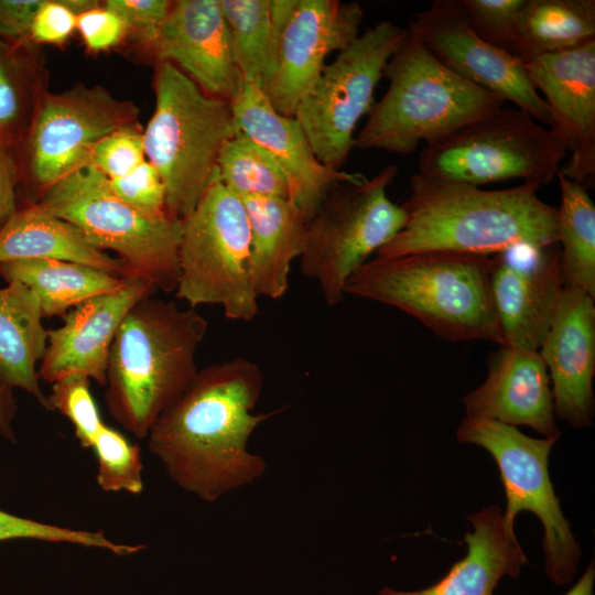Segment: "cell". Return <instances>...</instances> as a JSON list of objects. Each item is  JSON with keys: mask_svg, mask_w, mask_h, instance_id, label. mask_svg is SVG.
Wrapping results in <instances>:
<instances>
[{"mask_svg": "<svg viewBox=\"0 0 595 595\" xmlns=\"http://www.w3.org/2000/svg\"><path fill=\"white\" fill-rule=\"evenodd\" d=\"M262 387L259 365L234 358L198 369L161 413L148 446L178 487L214 502L264 474L266 461L248 450V441L282 409L253 413Z\"/></svg>", "mask_w": 595, "mask_h": 595, "instance_id": "1", "label": "cell"}, {"mask_svg": "<svg viewBox=\"0 0 595 595\" xmlns=\"http://www.w3.org/2000/svg\"><path fill=\"white\" fill-rule=\"evenodd\" d=\"M539 188L523 182L486 191L416 173L401 205L405 223L376 257L430 250L489 257L519 244H554L556 208L537 195Z\"/></svg>", "mask_w": 595, "mask_h": 595, "instance_id": "2", "label": "cell"}, {"mask_svg": "<svg viewBox=\"0 0 595 595\" xmlns=\"http://www.w3.org/2000/svg\"><path fill=\"white\" fill-rule=\"evenodd\" d=\"M208 328L194 307L153 294L137 302L110 347L105 401L109 414L134 437L147 439L198 368L195 355Z\"/></svg>", "mask_w": 595, "mask_h": 595, "instance_id": "3", "label": "cell"}, {"mask_svg": "<svg viewBox=\"0 0 595 595\" xmlns=\"http://www.w3.org/2000/svg\"><path fill=\"white\" fill-rule=\"evenodd\" d=\"M344 291L394 306L446 340L501 346L490 257L446 250L376 257L347 279Z\"/></svg>", "mask_w": 595, "mask_h": 595, "instance_id": "4", "label": "cell"}, {"mask_svg": "<svg viewBox=\"0 0 595 595\" xmlns=\"http://www.w3.org/2000/svg\"><path fill=\"white\" fill-rule=\"evenodd\" d=\"M389 86L375 101L354 147L397 154L451 136L504 106V100L457 76L410 35L390 57Z\"/></svg>", "mask_w": 595, "mask_h": 595, "instance_id": "5", "label": "cell"}, {"mask_svg": "<svg viewBox=\"0 0 595 595\" xmlns=\"http://www.w3.org/2000/svg\"><path fill=\"white\" fill-rule=\"evenodd\" d=\"M153 88L145 159L163 182L166 214L182 220L218 178L220 149L239 130L230 101L207 95L167 62H155Z\"/></svg>", "mask_w": 595, "mask_h": 595, "instance_id": "6", "label": "cell"}, {"mask_svg": "<svg viewBox=\"0 0 595 595\" xmlns=\"http://www.w3.org/2000/svg\"><path fill=\"white\" fill-rule=\"evenodd\" d=\"M35 203L77 227L95 248L116 252L125 277L147 279L164 292L176 290L182 220L131 207L90 163L57 181Z\"/></svg>", "mask_w": 595, "mask_h": 595, "instance_id": "7", "label": "cell"}, {"mask_svg": "<svg viewBox=\"0 0 595 595\" xmlns=\"http://www.w3.org/2000/svg\"><path fill=\"white\" fill-rule=\"evenodd\" d=\"M175 295L194 309L219 305L234 321H251L259 312L247 212L219 178L182 219Z\"/></svg>", "mask_w": 595, "mask_h": 595, "instance_id": "8", "label": "cell"}, {"mask_svg": "<svg viewBox=\"0 0 595 595\" xmlns=\"http://www.w3.org/2000/svg\"><path fill=\"white\" fill-rule=\"evenodd\" d=\"M566 154L553 129L520 109L502 107L428 144L419 159V174L473 186L510 178L541 186L558 175Z\"/></svg>", "mask_w": 595, "mask_h": 595, "instance_id": "9", "label": "cell"}, {"mask_svg": "<svg viewBox=\"0 0 595 595\" xmlns=\"http://www.w3.org/2000/svg\"><path fill=\"white\" fill-rule=\"evenodd\" d=\"M397 174L387 165L371 178L338 184L307 221L301 271L327 305L343 300L347 279L402 229L404 209L387 194Z\"/></svg>", "mask_w": 595, "mask_h": 595, "instance_id": "10", "label": "cell"}, {"mask_svg": "<svg viewBox=\"0 0 595 595\" xmlns=\"http://www.w3.org/2000/svg\"><path fill=\"white\" fill-rule=\"evenodd\" d=\"M408 37L407 29L388 20L366 29L324 66L301 100L294 117L325 166L340 170L345 164L357 123L375 104L383 69Z\"/></svg>", "mask_w": 595, "mask_h": 595, "instance_id": "11", "label": "cell"}, {"mask_svg": "<svg viewBox=\"0 0 595 595\" xmlns=\"http://www.w3.org/2000/svg\"><path fill=\"white\" fill-rule=\"evenodd\" d=\"M456 439L478 445L493 456L506 495V523L513 527L522 511L534 513L544 530L542 548L548 577L555 585L570 583L582 549L562 512L549 474V455L559 437L534 439L516 426L465 415Z\"/></svg>", "mask_w": 595, "mask_h": 595, "instance_id": "12", "label": "cell"}, {"mask_svg": "<svg viewBox=\"0 0 595 595\" xmlns=\"http://www.w3.org/2000/svg\"><path fill=\"white\" fill-rule=\"evenodd\" d=\"M139 108L105 87L77 84L45 91L29 129V170L40 197L57 181L89 163L94 147L107 134L138 123Z\"/></svg>", "mask_w": 595, "mask_h": 595, "instance_id": "13", "label": "cell"}, {"mask_svg": "<svg viewBox=\"0 0 595 595\" xmlns=\"http://www.w3.org/2000/svg\"><path fill=\"white\" fill-rule=\"evenodd\" d=\"M407 30L447 69L553 129L550 109L530 83L524 63L482 40L462 0H434L411 17Z\"/></svg>", "mask_w": 595, "mask_h": 595, "instance_id": "14", "label": "cell"}, {"mask_svg": "<svg viewBox=\"0 0 595 595\" xmlns=\"http://www.w3.org/2000/svg\"><path fill=\"white\" fill-rule=\"evenodd\" d=\"M501 346L539 350L563 290L559 244H519L490 257Z\"/></svg>", "mask_w": 595, "mask_h": 595, "instance_id": "15", "label": "cell"}, {"mask_svg": "<svg viewBox=\"0 0 595 595\" xmlns=\"http://www.w3.org/2000/svg\"><path fill=\"white\" fill-rule=\"evenodd\" d=\"M363 18L355 1H298L281 37L275 73L261 90L279 113L294 117L328 55L345 50L360 34Z\"/></svg>", "mask_w": 595, "mask_h": 595, "instance_id": "16", "label": "cell"}, {"mask_svg": "<svg viewBox=\"0 0 595 595\" xmlns=\"http://www.w3.org/2000/svg\"><path fill=\"white\" fill-rule=\"evenodd\" d=\"M238 130L260 145L283 172L290 199L309 221L338 184L365 178L322 164L295 117L279 113L252 84H241L230 100Z\"/></svg>", "mask_w": 595, "mask_h": 595, "instance_id": "17", "label": "cell"}, {"mask_svg": "<svg viewBox=\"0 0 595 595\" xmlns=\"http://www.w3.org/2000/svg\"><path fill=\"white\" fill-rule=\"evenodd\" d=\"M534 89L542 91L553 130L571 159L561 173L585 188L595 180V41L523 62Z\"/></svg>", "mask_w": 595, "mask_h": 595, "instance_id": "18", "label": "cell"}, {"mask_svg": "<svg viewBox=\"0 0 595 595\" xmlns=\"http://www.w3.org/2000/svg\"><path fill=\"white\" fill-rule=\"evenodd\" d=\"M155 291L147 279L123 277L115 291L96 295L68 311L62 317V326L47 329L39 378L54 383L65 377L83 376L105 387L110 347L121 322L137 302Z\"/></svg>", "mask_w": 595, "mask_h": 595, "instance_id": "19", "label": "cell"}, {"mask_svg": "<svg viewBox=\"0 0 595 595\" xmlns=\"http://www.w3.org/2000/svg\"><path fill=\"white\" fill-rule=\"evenodd\" d=\"M577 289H563L539 354L547 367L554 415L575 428L594 416L595 304Z\"/></svg>", "mask_w": 595, "mask_h": 595, "instance_id": "20", "label": "cell"}, {"mask_svg": "<svg viewBox=\"0 0 595 595\" xmlns=\"http://www.w3.org/2000/svg\"><path fill=\"white\" fill-rule=\"evenodd\" d=\"M151 56L177 67L207 95L228 101L242 80L220 0L172 1Z\"/></svg>", "mask_w": 595, "mask_h": 595, "instance_id": "21", "label": "cell"}, {"mask_svg": "<svg viewBox=\"0 0 595 595\" xmlns=\"http://www.w3.org/2000/svg\"><path fill=\"white\" fill-rule=\"evenodd\" d=\"M463 402L467 416L526 425L543 437L561 435L550 377L538 350L501 346L488 359L485 381Z\"/></svg>", "mask_w": 595, "mask_h": 595, "instance_id": "22", "label": "cell"}, {"mask_svg": "<svg viewBox=\"0 0 595 595\" xmlns=\"http://www.w3.org/2000/svg\"><path fill=\"white\" fill-rule=\"evenodd\" d=\"M473 532H466V554L433 585L418 591L383 587L377 595H494L505 576H519L528 559L506 523L501 509L491 505L467 517Z\"/></svg>", "mask_w": 595, "mask_h": 595, "instance_id": "23", "label": "cell"}, {"mask_svg": "<svg viewBox=\"0 0 595 595\" xmlns=\"http://www.w3.org/2000/svg\"><path fill=\"white\" fill-rule=\"evenodd\" d=\"M250 231V275L256 295L282 298L293 260L301 257L307 221L290 198H241Z\"/></svg>", "mask_w": 595, "mask_h": 595, "instance_id": "24", "label": "cell"}, {"mask_svg": "<svg viewBox=\"0 0 595 595\" xmlns=\"http://www.w3.org/2000/svg\"><path fill=\"white\" fill-rule=\"evenodd\" d=\"M25 259L72 261L126 275L118 258L91 246L77 227L36 203L15 209L0 228V263Z\"/></svg>", "mask_w": 595, "mask_h": 595, "instance_id": "25", "label": "cell"}, {"mask_svg": "<svg viewBox=\"0 0 595 595\" xmlns=\"http://www.w3.org/2000/svg\"><path fill=\"white\" fill-rule=\"evenodd\" d=\"M34 294L22 283L0 289V387L20 388L47 409L36 365L47 346V329Z\"/></svg>", "mask_w": 595, "mask_h": 595, "instance_id": "26", "label": "cell"}, {"mask_svg": "<svg viewBox=\"0 0 595 595\" xmlns=\"http://www.w3.org/2000/svg\"><path fill=\"white\" fill-rule=\"evenodd\" d=\"M299 0H220L234 63L263 90L275 73L281 37Z\"/></svg>", "mask_w": 595, "mask_h": 595, "instance_id": "27", "label": "cell"}, {"mask_svg": "<svg viewBox=\"0 0 595 595\" xmlns=\"http://www.w3.org/2000/svg\"><path fill=\"white\" fill-rule=\"evenodd\" d=\"M7 283L19 282L36 298L43 317L61 316L83 302L118 289L123 277L72 261L25 259L0 263Z\"/></svg>", "mask_w": 595, "mask_h": 595, "instance_id": "28", "label": "cell"}, {"mask_svg": "<svg viewBox=\"0 0 595 595\" xmlns=\"http://www.w3.org/2000/svg\"><path fill=\"white\" fill-rule=\"evenodd\" d=\"M595 41L594 0H526L519 13L515 52L522 62Z\"/></svg>", "mask_w": 595, "mask_h": 595, "instance_id": "29", "label": "cell"}, {"mask_svg": "<svg viewBox=\"0 0 595 595\" xmlns=\"http://www.w3.org/2000/svg\"><path fill=\"white\" fill-rule=\"evenodd\" d=\"M561 203L556 208V242L563 289L595 299V205L586 188L559 171Z\"/></svg>", "mask_w": 595, "mask_h": 595, "instance_id": "30", "label": "cell"}, {"mask_svg": "<svg viewBox=\"0 0 595 595\" xmlns=\"http://www.w3.org/2000/svg\"><path fill=\"white\" fill-rule=\"evenodd\" d=\"M217 173L219 181L239 198H290L281 169L260 145L240 131L223 144Z\"/></svg>", "mask_w": 595, "mask_h": 595, "instance_id": "31", "label": "cell"}, {"mask_svg": "<svg viewBox=\"0 0 595 595\" xmlns=\"http://www.w3.org/2000/svg\"><path fill=\"white\" fill-rule=\"evenodd\" d=\"M97 457L96 480L108 493L143 490L141 448L119 431L104 424L91 446Z\"/></svg>", "mask_w": 595, "mask_h": 595, "instance_id": "32", "label": "cell"}, {"mask_svg": "<svg viewBox=\"0 0 595 595\" xmlns=\"http://www.w3.org/2000/svg\"><path fill=\"white\" fill-rule=\"evenodd\" d=\"M34 67L26 68L0 42V142L30 112L34 116L40 98L45 93Z\"/></svg>", "mask_w": 595, "mask_h": 595, "instance_id": "33", "label": "cell"}, {"mask_svg": "<svg viewBox=\"0 0 595 595\" xmlns=\"http://www.w3.org/2000/svg\"><path fill=\"white\" fill-rule=\"evenodd\" d=\"M32 539L46 542L72 543L97 548L119 556L131 555L145 549L144 544H123L108 539L104 531L71 529L22 518L0 509V541Z\"/></svg>", "mask_w": 595, "mask_h": 595, "instance_id": "34", "label": "cell"}, {"mask_svg": "<svg viewBox=\"0 0 595 595\" xmlns=\"http://www.w3.org/2000/svg\"><path fill=\"white\" fill-rule=\"evenodd\" d=\"M47 410H56L74 426V433L83 448H91L105 424L89 389V379L69 376L52 383Z\"/></svg>", "mask_w": 595, "mask_h": 595, "instance_id": "35", "label": "cell"}, {"mask_svg": "<svg viewBox=\"0 0 595 595\" xmlns=\"http://www.w3.org/2000/svg\"><path fill=\"white\" fill-rule=\"evenodd\" d=\"M524 1L462 0V3L472 29L482 40L513 54L517 21Z\"/></svg>", "mask_w": 595, "mask_h": 595, "instance_id": "36", "label": "cell"}, {"mask_svg": "<svg viewBox=\"0 0 595 595\" xmlns=\"http://www.w3.org/2000/svg\"><path fill=\"white\" fill-rule=\"evenodd\" d=\"M145 160L143 131L137 123L104 137L94 147L89 163L113 180L127 175Z\"/></svg>", "mask_w": 595, "mask_h": 595, "instance_id": "37", "label": "cell"}, {"mask_svg": "<svg viewBox=\"0 0 595 595\" xmlns=\"http://www.w3.org/2000/svg\"><path fill=\"white\" fill-rule=\"evenodd\" d=\"M109 185L131 207L153 216L167 215L163 182L149 161L122 177L109 180Z\"/></svg>", "mask_w": 595, "mask_h": 595, "instance_id": "38", "label": "cell"}, {"mask_svg": "<svg viewBox=\"0 0 595 595\" xmlns=\"http://www.w3.org/2000/svg\"><path fill=\"white\" fill-rule=\"evenodd\" d=\"M104 4L121 18L127 35H131L151 55L172 1L107 0Z\"/></svg>", "mask_w": 595, "mask_h": 595, "instance_id": "39", "label": "cell"}, {"mask_svg": "<svg viewBox=\"0 0 595 595\" xmlns=\"http://www.w3.org/2000/svg\"><path fill=\"white\" fill-rule=\"evenodd\" d=\"M76 31L91 52L115 47L127 36L121 18L101 3L77 15Z\"/></svg>", "mask_w": 595, "mask_h": 595, "instance_id": "40", "label": "cell"}, {"mask_svg": "<svg viewBox=\"0 0 595 595\" xmlns=\"http://www.w3.org/2000/svg\"><path fill=\"white\" fill-rule=\"evenodd\" d=\"M77 14L67 0H42L34 17L30 39L36 43L58 45L76 31Z\"/></svg>", "mask_w": 595, "mask_h": 595, "instance_id": "41", "label": "cell"}, {"mask_svg": "<svg viewBox=\"0 0 595 595\" xmlns=\"http://www.w3.org/2000/svg\"><path fill=\"white\" fill-rule=\"evenodd\" d=\"M42 0H0V36L30 37L31 26Z\"/></svg>", "mask_w": 595, "mask_h": 595, "instance_id": "42", "label": "cell"}, {"mask_svg": "<svg viewBox=\"0 0 595 595\" xmlns=\"http://www.w3.org/2000/svg\"><path fill=\"white\" fill-rule=\"evenodd\" d=\"M17 167L6 143L0 142V228L15 212Z\"/></svg>", "mask_w": 595, "mask_h": 595, "instance_id": "43", "label": "cell"}, {"mask_svg": "<svg viewBox=\"0 0 595 595\" xmlns=\"http://www.w3.org/2000/svg\"><path fill=\"white\" fill-rule=\"evenodd\" d=\"M17 409L12 390L0 387V436L12 442L15 440L13 421Z\"/></svg>", "mask_w": 595, "mask_h": 595, "instance_id": "44", "label": "cell"}, {"mask_svg": "<svg viewBox=\"0 0 595 595\" xmlns=\"http://www.w3.org/2000/svg\"><path fill=\"white\" fill-rule=\"evenodd\" d=\"M595 565L589 562L580 580L564 595H594Z\"/></svg>", "mask_w": 595, "mask_h": 595, "instance_id": "45", "label": "cell"}]
</instances>
